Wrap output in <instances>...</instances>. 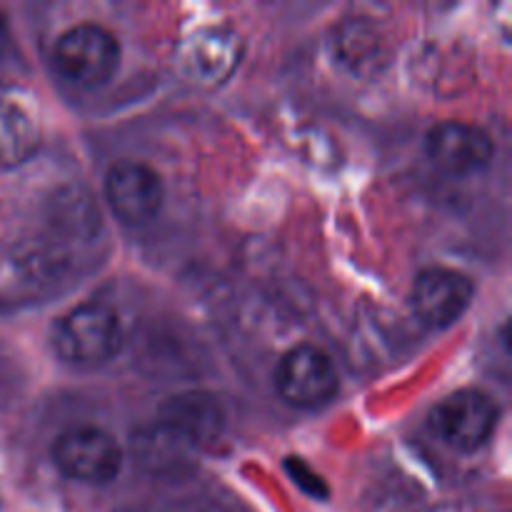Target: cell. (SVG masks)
<instances>
[{"instance_id": "4", "label": "cell", "mask_w": 512, "mask_h": 512, "mask_svg": "<svg viewBox=\"0 0 512 512\" xmlns=\"http://www.w3.org/2000/svg\"><path fill=\"white\" fill-rule=\"evenodd\" d=\"M500 408L488 393L475 388L448 395L430 415L433 430L445 445L460 453H475L493 438Z\"/></svg>"}, {"instance_id": "9", "label": "cell", "mask_w": 512, "mask_h": 512, "mask_svg": "<svg viewBox=\"0 0 512 512\" xmlns=\"http://www.w3.org/2000/svg\"><path fill=\"white\" fill-rule=\"evenodd\" d=\"M158 428L188 450L205 448L223 433L225 410L210 393H180L160 405Z\"/></svg>"}, {"instance_id": "14", "label": "cell", "mask_w": 512, "mask_h": 512, "mask_svg": "<svg viewBox=\"0 0 512 512\" xmlns=\"http://www.w3.org/2000/svg\"><path fill=\"white\" fill-rule=\"evenodd\" d=\"M0 505H3V495H0Z\"/></svg>"}, {"instance_id": "6", "label": "cell", "mask_w": 512, "mask_h": 512, "mask_svg": "<svg viewBox=\"0 0 512 512\" xmlns=\"http://www.w3.org/2000/svg\"><path fill=\"white\" fill-rule=\"evenodd\" d=\"M105 200L120 223L145 225L163 208V180L148 165L118 160L105 175Z\"/></svg>"}, {"instance_id": "13", "label": "cell", "mask_w": 512, "mask_h": 512, "mask_svg": "<svg viewBox=\"0 0 512 512\" xmlns=\"http://www.w3.org/2000/svg\"><path fill=\"white\" fill-rule=\"evenodd\" d=\"M5 45H8V25H5L3 13H0V55L5 53Z\"/></svg>"}, {"instance_id": "2", "label": "cell", "mask_w": 512, "mask_h": 512, "mask_svg": "<svg viewBox=\"0 0 512 512\" xmlns=\"http://www.w3.org/2000/svg\"><path fill=\"white\" fill-rule=\"evenodd\" d=\"M53 65L68 83L78 88H100L118 70L120 43L103 25L80 23L58 38L53 48Z\"/></svg>"}, {"instance_id": "12", "label": "cell", "mask_w": 512, "mask_h": 512, "mask_svg": "<svg viewBox=\"0 0 512 512\" xmlns=\"http://www.w3.org/2000/svg\"><path fill=\"white\" fill-rule=\"evenodd\" d=\"M370 33V25L365 23H350L345 28V33L340 35L338 40V50L343 63H348L353 70H363V65L373 68L375 58H378V43H373V38L368 43H363Z\"/></svg>"}, {"instance_id": "3", "label": "cell", "mask_w": 512, "mask_h": 512, "mask_svg": "<svg viewBox=\"0 0 512 512\" xmlns=\"http://www.w3.org/2000/svg\"><path fill=\"white\" fill-rule=\"evenodd\" d=\"M53 460L60 473L78 483L108 485L123 468V450L108 430L73 425L55 438Z\"/></svg>"}, {"instance_id": "1", "label": "cell", "mask_w": 512, "mask_h": 512, "mask_svg": "<svg viewBox=\"0 0 512 512\" xmlns=\"http://www.w3.org/2000/svg\"><path fill=\"white\" fill-rule=\"evenodd\" d=\"M50 345L63 363L75 368H100L123 348V328L108 305L80 303L55 320Z\"/></svg>"}, {"instance_id": "7", "label": "cell", "mask_w": 512, "mask_h": 512, "mask_svg": "<svg viewBox=\"0 0 512 512\" xmlns=\"http://www.w3.org/2000/svg\"><path fill=\"white\" fill-rule=\"evenodd\" d=\"M473 295L475 285L468 275L435 265L415 278L410 305L420 323L428 328H448L455 320L463 318L465 310L473 303Z\"/></svg>"}, {"instance_id": "5", "label": "cell", "mask_w": 512, "mask_h": 512, "mask_svg": "<svg viewBox=\"0 0 512 512\" xmlns=\"http://www.w3.org/2000/svg\"><path fill=\"white\" fill-rule=\"evenodd\" d=\"M275 390L293 408H323L338 393V370L328 353L315 345H298L280 358L275 368Z\"/></svg>"}, {"instance_id": "11", "label": "cell", "mask_w": 512, "mask_h": 512, "mask_svg": "<svg viewBox=\"0 0 512 512\" xmlns=\"http://www.w3.org/2000/svg\"><path fill=\"white\" fill-rule=\"evenodd\" d=\"M38 148V125L23 105L0 100V170L23 165Z\"/></svg>"}, {"instance_id": "8", "label": "cell", "mask_w": 512, "mask_h": 512, "mask_svg": "<svg viewBox=\"0 0 512 512\" xmlns=\"http://www.w3.org/2000/svg\"><path fill=\"white\" fill-rule=\"evenodd\" d=\"M243 60V38L230 28H203L183 40L180 73L198 85H223Z\"/></svg>"}, {"instance_id": "10", "label": "cell", "mask_w": 512, "mask_h": 512, "mask_svg": "<svg viewBox=\"0 0 512 512\" xmlns=\"http://www.w3.org/2000/svg\"><path fill=\"white\" fill-rule=\"evenodd\" d=\"M430 160L445 173L473 175L488 168L495 155V143L483 128L473 123L448 120L438 123L425 140Z\"/></svg>"}]
</instances>
